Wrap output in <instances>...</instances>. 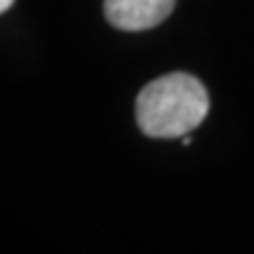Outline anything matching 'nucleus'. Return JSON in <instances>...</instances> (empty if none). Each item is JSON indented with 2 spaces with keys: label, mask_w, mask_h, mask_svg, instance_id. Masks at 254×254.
Returning a JSON list of instances; mask_svg holds the SVG:
<instances>
[{
  "label": "nucleus",
  "mask_w": 254,
  "mask_h": 254,
  "mask_svg": "<svg viewBox=\"0 0 254 254\" xmlns=\"http://www.w3.org/2000/svg\"><path fill=\"white\" fill-rule=\"evenodd\" d=\"M207 111L209 94L195 75L167 73L141 90L136 99V125L153 139H182L207 118Z\"/></svg>",
  "instance_id": "obj_1"
},
{
  "label": "nucleus",
  "mask_w": 254,
  "mask_h": 254,
  "mask_svg": "<svg viewBox=\"0 0 254 254\" xmlns=\"http://www.w3.org/2000/svg\"><path fill=\"white\" fill-rule=\"evenodd\" d=\"M174 0H106V19L120 31H146L170 17Z\"/></svg>",
  "instance_id": "obj_2"
},
{
  "label": "nucleus",
  "mask_w": 254,
  "mask_h": 254,
  "mask_svg": "<svg viewBox=\"0 0 254 254\" xmlns=\"http://www.w3.org/2000/svg\"><path fill=\"white\" fill-rule=\"evenodd\" d=\"M12 2H14V0H0V14H2L5 9L12 7Z\"/></svg>",
  "instance_id": "obj_3"
}]
</instances>
